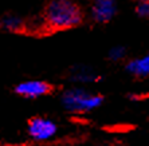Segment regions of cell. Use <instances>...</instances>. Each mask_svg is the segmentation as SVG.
<instances>
[{
	"instance_id": "8fae6325",
	"label": "cell",
	"mask_w": 149,
	"mask_h": 146,
	"mask_svg": "<svg viewBox=\"0 0 149 146\" xmlns=\"http://www.w3.org/2000/svg\"><path fill=\"white\" fill-rule=\"evenodd\" d=\"M128 98L130 99V101H142L144 98H146V95H145V97H139V95H137V93H129Z\"/></svg>"
},
{
	"instance_id": "30bf717a",
	"label": "cell",
	"mask_w": 149,
	"mask_h": 146,
	"mask_svg": "<svg viewBox=\"0 0 149 146\" xmlns=\"http://www.w3.org/2000/svg\"><path fill=\"white\" fill-rule=\"evenodd\" d=\"M134 12L141 19H148L149 17V0H136Z\"/></svg>"
},
{
	"instance_id": "3957f363",
	"label": "cell",
	"mask_w": 149,
	"mask_h": 146,
	"mask_svg": "<svg viewBox=\"0 0 149 146\" xmlns=\"http://www.w3.org/2000/svg\"><path fill=\"white\" fill-rule=\"evenodd\" d=\"M28 138L32 142L46 143L50 142L56 137L59 131L58 122L46 115H35L28 119L26 126Z\"/></svg>"
},
{
	"instance_id": "5b68a950",
	"label": "cell",
	"mask_w": 149,
	"mask_h": 146,
	"mask_svg": "<svg viewBox=\"0 0 149 146\" xmlns=\"http://www.w3.org/2000/svg\"><path fill=\"white\" fill-rule=\"evenodd\" d=\"M0 31L7 34H39V23L15 14L0 16Z\"/></svg>"
},
{
	"instance_id": "6da1fadb",
	"label": "cell",
	"mask_w": 149,
	"mask_h": 146,
	"mask_svg": "<svg viewBox=\"0 0 149 146\" xmlns=\"http://www.w3.org/2000/svg\"><path fill=\"white\" fill-rule=\"evenodd\" d=\"M86 20V12L75 0H49L38 19L39 34L69 31Z\"/></svg>"
},
{
	"instance_id": "52a82bcc",
	"label": "cell",
	"mask_w": 149,
	"mask_h": 146,
	"mask_svg": "<svg viewBox=\"0 0 149 146\" xmlns=\"http://www.w3.org/2000/svg\"><path fill=\"white\" fill-rule=\"evenodd\" d=\"M67 79L73 86H86V84L97 83L102 79V75L97 70L87 64H75L70 69L67 74Z\"/></svg>"
},
{
	"instance_id": "9c48e42d",
	"label": "cell",
	"mask_w": 149,
	"mask_h": 146,
	"mask_svg": "<svg viewBox=\"0 0 149 146\" xmlns=\"http://www.w3.org/2000/svg\"><path fill=\"white\" fill-rule=\"evenodd\" d=\"M128 56V50L124 46H114L108 51V59L113 63L125 62Z\"/></svg>"
},
{
	"instance_id": "7a4b0ae2",
	"label": "cell",
	"mask_w": 149,
	"mask_h": 146,
	"mask_svg": "<svg viewBox=\"0 0 149 146\" xmlns=\"http://www.w3.org/2000/svg\"><path fill=\"white\" fill-rule=\"evenodd\" d=\"M59 103L69 114L85 115L98 110L105 103V97L83 86H70L61 91Z\"/></svg>"
},
{
	"instance_id": "8992f818",
	"label": "cell",
	"mask_w": 149,
	"mask_h": 146,
	"mask_svg": "<svg viewBox=\"0 0 149 146\" xmlns=\"http://www.w3.org/2000/svg\"><path fill=\"white\" fill-rule=\"evenodd\" d=\"M118 0H93L89 10V16L95 24H108L118 14Z\"/></svg>"
},
{
	"instance_id": "277c9868",
	"label": "cell",
	"mask_w": 149,
	"mask_h": 146,
	"mask_svg": "<svg viewBox=\"0 0 149 146\" xmlns=\"http://www.w3.org/2000/svg\"><path fill=\"white\" fill-rule=\"evenodd\" d=\"M55 87L50 83L49 80L43 79H27L22 80L19 83L15 84L14 93L20 98L35 101V99H40V98L49 97L54 93Z\"/></svg>"
},
{
	"instance_id": "ba28073f",
	"label": "cell",
	"mask_w": 149,
	"mask_h": 146,
	"mask_svg": "<svg viewBox=\"0 0 149 146\" xmlns=\"http://www.w3.org/2000/svg\"><path fill=\"white\" fill-rule=\"evenodd\" d=\"M124 69L126 74L136 79H146L149 77V56L141 55L125 60Z\"/></svg>"
}]
</instances>
